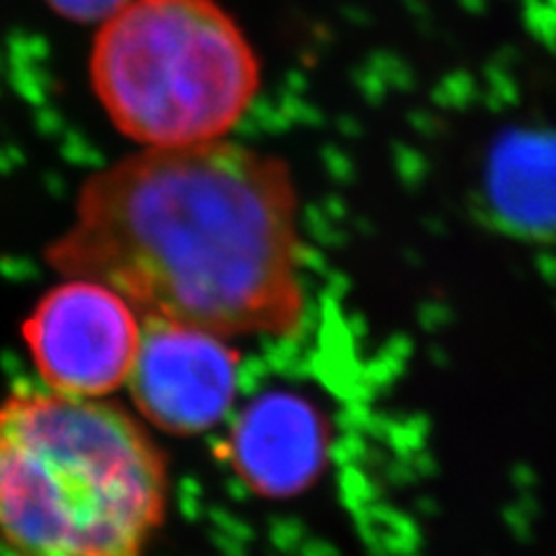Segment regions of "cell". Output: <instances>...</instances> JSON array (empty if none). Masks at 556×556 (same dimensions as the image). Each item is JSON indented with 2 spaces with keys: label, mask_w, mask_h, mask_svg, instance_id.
<instances>
[{
  "label": "cell",
  "mask_w": 556,
  "mask_h": 556,
  "mask_svg": "<svg viewBox=\"0 0 556 556\" xmlns=\"http://www.w3.org/2000/svg\"><path fill=\"white\" fill-rule=\"evenodd\" d=\"M45 260L116 290L142 320L288 339L306 318L298 184L278 155L228 139L91 174Z\"/></svg>",
  "instance_id": "cell-1"
},
{
  "label": "cell",
  "mask_w": 556,
  "mask_h": 556,
  "mask_svg": "<svg viewBox=\"0 0 556 556\" xmlns=\"http://www.w3.org/2000/svg\"><path fill=\"white\" fill-rule=\"evenodd\" d=\"M169 508V464L108 399L16 390L0 399L5 556H144Z\"/></svg>",
  "instance_id": "cell-2"
},
{
  "label": "cell",
  "mask_w": 556,
  "mask_h": 556,
  "mask_svg": "<svg viewBox=\"0 0 556 556\" xmlns=\"http://www.w3.org/2000/svg\"><path fill=\"white\" fill-rule=\"evenodd\" d=\"M260 79L247 33L216 0H128L100 24L91 51L96 98L144 149L225 139Z\"/></svg>",
  "instance_id": "cell-3"
},
{
  "label": "cell",
  "mask_w": 556,
  "mask_h": 556,
  "mask_svg": "<svg viewBox=\"0 0 556 556\" xmlns=\"http://www.w3.org/2000/svg\"><path fill=\"white\" fill-rule=\"evenodd\" d=\"M22 339L47 390L108 399L128 386L142 318L116 290L89 278H65L33 306Z\"/></svg>",
  "instance_id": "cell-4"
},
{
  "label": "cell",
  "mask_w": 556,
  "mask_h": 556,
  "mask_svg": "<svg viewBox=\"0 0 556 556\" xmlns=\"http://www.w3.org/2000/svg\"><path fill=\"white\" fill-rule=\"evenodd\" d=\"M239 374L241 355L230 339L188 325L142 320L128 386L144 422L172 437H198L232 410Z\"/></svg>",
  "instance_id": "cell-5"
},
{
  "label": "cell",
  "mask_w": 556,
  "mask_h": 556,
  "mask_svg": "<svg viewBox=\"0 0 556 556\" xmlns=\"http://www.w3.org/2000/svg\"><path fill=\"white\" fill-rule=\"evenodd\" d=\"M329 450L332 425L323 408L294 390H267L237 413L223 459L255 496L288 501L323 476Z\"/></svg>",
  "instance_id": "cell-6"
},
{
  "label": "cell",
  "mask_w": 556,
  "mask_h": 556,
  "mask_svg": "<svg viewBox=\"0 0 556 556\" xmlns=\"http://www.w3.org/2000/svg\"><path fill=\"white\" fill-rule=\"evenodd\" d=\"M59 16L75 24H102L124 8L128 0H45Z\"/></svg>",
  "instance_id": "cell-7"
}]
</instances>
